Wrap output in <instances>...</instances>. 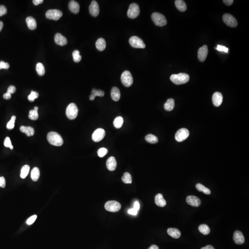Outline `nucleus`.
<instances>
[{"label": "nucleus", "mask_w": 249, "mask_h": 249, "mask_svg": "<svg viewBox=\"0 0 249 249\" xmlns=\"http://www.w3.org/2000/svg\"><path fill=\"white\" fill-rule=\"evenodd\" d=\"M49 142L53 146H61L63 143V140L61 136L56 132H51L47 135Z\"/></svg>", "instance_id": "nucleus-1"}, {"label": "nucleus", "mask_w": 249, "mask_h": 249, "mask_svg": "<svg viewBox=\"0 0 249 249\" xmlns=\"http://www.w3.org/2000/svg\"><path fill=\"white\" fill-rule=\"evenodd\" d=\"M189 75L186 73H180L177 74H173L170 77L171 81L176 85H180L186 83L189 81Z\"/></svg>", "instance_id": "nucleus-2"}, {"label": "nucleus", "mask_w": 249, "mask_h": 249, "mask_svg": "<svg viewBox=\"0 0 249 249\" xmlns=\"http://www.w3.org/2000/svg\"><path fill=\"white\" fill-rule=\"evenodd\" d=\"M151 18L156 26H163L167 25V21L166 18L160 13H153L151 15Z\"/></svg>", "instance_id": "nucleus-3"}, {"label": "nucleus", "mask_w": 249, "mask_h": 249, "mask_svg": "<svg viewBox=\"0 0 249 249\" xmlns=\"http://www.w3.org/2000/svg\"><path fill=\"white\" fill-rule=\"evenodd\" d=\"M78 114V108L74 103H71L66 109V115L70 120L75 119Z\"/></svg>", "instance_id": "nucleus-4"}, {"label": "nucleus", "mask_w": 249, "mask_h": 249, "mask_svg": "<svg viewBox=\"0 0 249 249\" xmlns=\"http://www.w3.org/2000/svg\"><path fill=\"white\" fill-rule=\"evenodd\" d=\"M121 80L123 85L127 87L132 86L133 81L132 74L128 71H125L122 73L121 76Z\"/></svg>", "instance_id": "nucleus-5"}, {"label": "nucleus", "mask_w": 249, "mask_h": 249, "mask_svg": "<svg viewBox=\"0 0 249 249\" xmlns=\"http://www.w3.org/2000/svg\"><path fill=\"white\" fill-rule=\"evenodd\" d=\"M140 14V9L139 6L135 3H132L130 5L128 11L127 16L131 19L137 18Z\"/></svg>", "instance_id": "nucleus-6"}, {"label": "nucleus", "mask_w": 249, "mask_h": 249, "mask_svg": "<svg viewBox=\"0 0 249 249\" xmlns=\"http://www.w3.org/2000/svg\"><path fill=\"white\" fill-rule=\"evenodd\" d=\"M121 204L116 201H109L106 203L105 208L107 211L112 212L119 211L121 210Z\"/></svg>", "instance_id": "nucleus-7"}, {"label": "nucleus", "mask_w": 249, "mask_h": 249, "mask_svg": "<svg viewBox=\"0 0 249 249\" xmlns=\"http://www.w3.org/2000/svg\"><path fill=\"white\" fill-rule=\"evenodd\" d=\"M129 43L130 45L135 48L144 49L146 48V44L140 38L137 36H133L130 39Z\"/></svg>", "instance_id": "nucleus-8"}, {"label": "nucleus", "mask_w": 249, "mask_h": 249, "mask_svg": "<svg viewBox=\"0 0 249 249\" xmlns=\"http://www.w3.org/2000/svg\"><path fill=\"white\" fill-rule=\"evenodd\" d=\"M45 15L46 18L49 19L57 21L62 17L63 13L59 10L50 9L46 12Z\"/></svg>", "instance_id": "nucleus-9"}, {"label": "nucleus", "mask_w": 249, "mask_h": 249, "mask_svg": "<svg viewBox=\"0 0 249 249\" xmlns=\"http://www.w3.org/2000/svg\"><path fill=\"white\" fill-rule=\"evenodd\" d=\"M223 21L227 26L231 27L237 26L238 22L236 19L231 14H225L223 16Z\"/></svg>", "instance_id": "nucleus-10"}, {"label": "nucleus", "mask_w": 249, "mask_h": 249, "mask_svg": "<svg viewBox=\"0 0 249 249\" xmlns=\"http://www.w3.org/2000/svg\"><path fill=\"white\" fill-rule=\"evenodd\" d=\"M189 136V132L187 129H180L178 131L175 135L176 140L179 142H181L184 141Z\"/></svg>", "instance_id": "nucleus-11"}, {"label": "nucleus", "mask_w": 249, "mask_h": 249, "mask_svg": "<svg viewBox=\"0 0 249 249\" xmlns=\"http://www.w3.org/2000/svg\"><path fill=\"white\" fill-rule=\"evenodd\" d=\"M105 136L104 130L102 128L97 129L92 134V140L95 142H98L103 139Z\"/></svg>", "instance_id": "nucleus-12"}, {"label": "nucleus", "mask_w": 249, "mask_h": 249, "mask_svg": "<svg viewBox=\"0 0 249 249\" xmlns=\"http://www.w3.org/2000/svg\"><path fill=\"white\" fill-rule=\"evenodd\" d=\"M208 54V49L207 45L201 47L198 51V58L201 62H203L206 59Z\"/></svg>", "instance_id": "nucleus-13"}, {"label": "nucleus", "mask_w": 249, "mask_h": 249, "mask_svg": "<svg viewBox=\"0 0 249 249\" xmlns=\"http://www.w3.org/2000/svg\"><path fill=\"white\" fill-rule=\"evenodd\" d=\"M90 14L94 17H96L99 14V6L96 1H92L89 6Z\"/></svg>", "instance_id": "nucleus-14"}, {"label": "nucleus", "mask_w": 249, "mask_h": 249, "mask_svg": "<svg viewBox=\"0 0 249 249\" xmlns=\"http://www.w3.org/2000/svg\"><path fill=\"white\" fill-rule=\"evenodd\" d=\"M233 238L235 244L238 245H242L245 242V237L240 231H235L233 234Z\"/></svg>", "instance_id": "nucleus-15"}, {"label": "nucleus", "mask_w": 249, "mask_h": 249, "mask_svg": "<svg viewBox=\"0 0 249 249\" xmlns=\"http://www.w3.org/2000/svg\"><path fill=\"white\" fill-rule=\"evenodd\" d=\"M186 202L193 207H198L201 205V201L199 198L194 196H189L186 198Z\"/></svg>", "instance_id": "nucleus-16"}, {"label": "nucleus", "mask_w": 249, "mask_h": 249, "mask_svg": "<svg viewBox=\"0 0 249 249\" xmlns=\"http://www.w3.org/2000/svg\"><path fill=\"white\" fill-rule=\"evenodd\" d=\"M223 95L219 92H216L214 93L212 96V102L213 104L215 107H219L223 103Z\"/></svg>", "instance_id": "nucleus-17"}, {"label": "nucleus", "mask_w": 249, "mask_h": 249, "mask_svg": "<svg viewBox=\"0 0 249 249\" xmlns=\"http://www.w3.org/2000/svg\"><path fill=\"white\" fill-rule=\"evenodd\" d=\"M55 41L57 44L60 46H64L68 43V40L66 38L60 33L56 34L55 36Z\"/></svg>", "instance_id": "nucleus-18"}, {"label": "nucleus", "mask_w": 249, "mask_h": 249, "mask_svg": "<svg viewBox=\"0 0 249 249\" xmlns=\"http://www.w3.org/2000/svg\"><path fill=\"white\" fill-rule=\"evenodd\" d=\"M106 166L109 171H113L115 170L117 166V162L116 158L113 156L109 157L108 159L107 160Z\"/></svg>", "instance_id": "nucleus-19"}, {"label": "nucleus", "mask_w": 249, "mask_h": 249, "mask_svg": "<svg viewBox=\"0 0 249 249\" xmlns=\"http://www.w3.org/2000/svg\"><path fill=\"white\" fill-rule=\"evenodd\" d=\"M69 9L72 13L78 14L80 9V6L78 2L75 1H71L69 3Z\"/></svg>", "instance_id": "nucleus-20"}, {"label": "nucleus", "mask_w": 249, "mask_h": 249, "mask_svg": "<svg viewBox=\"0 0 249 249\" xmlns=\"http://www.w3.org/2000/svg\"><path fill=\"white\" fill-rule=\"evenodd\" d=\"M155 203L158 206L163 207L166 206L167 203L163 197V195L159 193L155 197Z\"/></svg>", "instance_id": "nucleus-21"}, {"label": "nucleus", "mask_w": 249, "mask_h": 249, "mask_svg": "<svg viewBox=\"0 0 249 249\" xmlns=\"http://www.w3.org/2000/svg\"><path fill=\"white\" fill-rule=\"evenodd\" d=\"M111 96L112 98L114 101H118L121 97V93L120 90L116 87H113L111 91Z\"/></svg>", "instance_id": "nucleus-22"}, {"label": "nucleus", "mask_w": 249, "mask_h": 249, "mask_svg": "<svg viewBox=\"0 0 249 249\" xmlns=\"http://www.w3.org/2000/svg\"><path fill=\"white\" fill-rule=\"evenodd\" d=\"M167 232L168 235L174 238H179L181 236V233L180 230L175 228H169L168 229Z\"/></svg>", "instance_id": "nucleus-23"}, {"label": "nucleus", "mask_w": 249, "mask_h": 249, "mask_svg": "<svg viewBox=\"0 0 249 249\" xmlns=\"http://www.w3.org/2000/svg\"><path fill=\"white\" fill-rule=\"evenodd\" d=\"M26 22L28 28L30 30H34L36 29V19L32 17H28L26 19Z\"/></svg>", "instance_id": "nucleus-24"}, {"label": "nucleus", "mask_w": 249, "mask_h": 249, "mask_svg": "<svg viewBox=\"0 0 249 249\" xmlns=\"http://www.w3.org/2000/svg\"><path fill=\"white\" fill-rule=\"evenodd\" d=\"M20 130L22 133H26L28 137L33 136L35 133L34 129L31 126H21L20 127Z\"/></svg>", "instance_id": "nucleus-25"}, {"label": "nucleus", "mask_w": 249, "mask_h": 249, "mask_svg": "<svg viewBox=\"0 0 249 249\" xmlns=\"http://www.w3.org/2000/svg\"><path fill=\"white\" fill-rule=\"evenodd\" d=\"M96 49L99 51H103L106 48V43L104 39L100 38L98 39L96 43Z\"/></svg>", "instance_id": "nucleus-26"}, {"label": "nucleus", "mask_w": 249, "mask_h": 249, "mask_svg": "<svg viewBox=\"0 0 249 249\" xmlns=\"http://www.w3.org/2000/svg\"><path fill=\"white\" fill-rule=\"evenodd\" d=\"M175 5L178 9L181 12H185L187 9L186 3L182 0H176L175 1Z\"/></svg>", "instance_id": "nucleus-27"}, {"label": "nucleus", "mask_w": 249, "mask_h": 249, "mask_svg": "<svg viewBox=\"0 0 249 249\" xmlns=\"http://www.w3.org/2000/svg\"><path fill=\"white\" fill-rule=\"evenodd\" d=\"M175 106V102L173 98H169L164 105V109L168 111H171L174 108Z\"/></svg>", "instance_id": "nucleus-28"}, {"label": "nucleus", "mask_w": 249, "mask_h": 249, "mask_svg": "<svg viewBox=\"0 0 249 249\" xmlns=\"http://www.w3.org/2000/svg\"><path fill=\"white\" fill-rule=\"evenodd\" d=\"M38 109H39V108L38 107H35L34 109L30 110L29 112V118L31 120L36 121L39 118Z\"/></svg>", "instance_id": "nucleus-29"}, {"label": "nucleus", "mask_w": 249, "mask_h": 249, "mask_svg": "<svg viewBox=\"0 0 249 249\" xmlns=\"http://www.w3.org/2000/svg\"><path fill=\"white\" fill-rule=\"evenodd\" d=\"M40 177V170L37 167L33 168L31 172V178L32 181H36Z\"/></svg>", "instance_id": "nucleus-30"}, {"label": "nucleus", "mask_w": 249, "mask_h": 249, "mask_svg": "<svg viewBox=\"0 0 249 249\" xmlns=\"http://www.w3.org/2000/svg\"><path fill=\"white\" fill-rule=\"evenodd\" d=\"M196 188L199 191L203 192L205 194L210 195L211 193V191L209 189L204 186L202 184L198 183L196 185Z\"/></svg>", "instance_id": "nucleus-31"}, {"label": "nucleus", "mask_w": 249, "mask_h": 249, "mask_svg": "<svg viewBox=\"0 0 249 249\" xmlns=\"http://www.w3.org/2000/svg\"><path fill=\"white\" fill-rule=\"evenodd\" d=\"M123 122H124V120L122 117H117L113 121V126L116 128H120L123 125Z\"/></svg>", "instance_id": "nucleus-32"}, {"label": "nucleus", "mask_w": 249, "mask_h": 249, "mask_svg": "<svg viewBox=\"0 0 249 249\" xmlns=\"http://www.w3.org/2000/svg\"><path fill=\"white\" fill-rule=\"evenodd\" d=\"M145 138H146V141L149 143L154 144V143H157L158 142V139L157 137L155 135L151 134L146 135Z\"/></svg>", "instance_id": "nucleus-33"}, {"label": "nucleus", "mask_w": 249, "mask_h": 249, "mask_svg": "<svg viewBox=\"0 0 249 249\" xmlns=\"http://www.w3.org/2000/svg\"><path fill=\"white\" fill-rule=\"evenodd\" d=\"M199 231L203 235H206L209 234L210 232V229L208 225L206 224H202L198 227Z\"/></svg>", "instance_id": "nucleus-34"}, {"label": "nucleus", "mask_w": 249, "mask_h": 249, "mask_svg": "<svg viewBox=\"0 0 249 249\" xmlns=\"http://www.w3.org/2000/svg\"><path fill=\"white\" fill-rule=\"evenodd\" d=\"M30 166L28 165H24L22 168L21 173V177L22 179H25L27 176H28L29 171H30Z\"/></svg>", "instance_id": "nucleus-35"}, {"label": "nucleus", "mask_w": 249, "mask_h": 249, "mask_svg": "<svg viewBox=\"0 0 249 249\" xmlns=\"http://www.w3.org/2000/svg\"><path fill=\"white\" fill-rule=\"evenodd\" d=\"M122 181L125 184H131L132 183V176L128 173H125L122 176Z\"/></svg>", "instance_id": "nucleus-36"}, {"label": "nucleus", "mask_w": 249, "mask_h": 249, "mask_svg": "<svg viewBox=\"0 0 249 249\" xmlns=\"http://www.w3.org/2000/svg\"><path fill=\"white\" fill-rule=\"evenodd\" d=\"M36 72L40 76H43L45 74V70L44 66L41 63H38L36 66Z\"/></svg>", "instance_id": "nucleus-37"}, {"label": "nucleus", "mask_w": 249, "mask_h": 249, "mask_svg": "<svg viewBox=\"0 0 249 249\" xmlns=\"http://www.w3.org/2000/svg\"><path fill=\"white\" fill-rule=\"evenodd\" d=\"M73 59L74 62H79L81 60L82 57L80 55V52L78 50H75L73 53Z\"/></svg>", "instance_id": "nucleus-38"}, {"label": "nucleus", "mask_w": 249, "mask_h": 249, "mask_svg": "<svg viewBox=\"0 0 249 249\" xmlns=\"http://www.w3.org/2000/svg\"><path fill=\"white\" fill-rule=\"evenodd\" d=\"M104 92L101 90H97L96 89H93L91 91V95L95 97L98 96L103 97L104 96Z\"/></svg>", "instance_id": "nucleus-39"}, {"label": "nucleus", "mask_w": 249, "mask_h": 249, "mask_svg": "<svg viewBox=\"0 0 249 249\" xmlns=\"http://www.w3.org/2000/svg\"><path fill=\"white\" fill-rule=\"evenodd\" d=\"M15 120H16V117L15 116H13L11 118V120L8 122L6 125V127L8 129L12 130L14 128Z\"/></svg>", "instance_id": "nucleus-40"}, {"label": "nucleus", "mask_w": 249, "mask_h": 249, "mask_svg": "<svg viewBox=\"0 0 249 249\" xmlns=\"http://www.w3.org/2000/svg\"><path fill=\"white\" fill-rule=\"evenodd\" d=\"M39 94L38 92L32 91H31V93L28 96V99L31 102H33L35 99L39 97Z\"/></svg>", "instance_id": "nucleus-41"}, {"label": "nucleus", "mask_w": 249, "mask_h": 249, "mask_svg": "<svg viewBox=\"0 0 249 249\" xmlns=\"http://www.w3.org/2000/svg\"><path fill=\"white\" fill-rule=\"evenodd\" d=\"M108 152V151L106 148H102L99 149L98 151H97V154H98V156L100 157H103L105 156L106 155H107Z\"/></svg>", "instance_id": "nucleus-42"}, {"label": "nucleus", "mask_w": 249, "mask_h": 249, "mask_svg": "<svg viewBox=\"0 0 249 249\" xmlns=\"http://www.w3.org/2000/svg\"><path fill=\"white\" fill-rule=\"evenodd\" d=\"M4 144L5 146L6 147L9 148L10 149H11V150H13V148H14L13 146H12V143H11V140L9 137H6V138Z\"/></svg>", "instance_id": "nucleus-43"}, {"label": "nucleus", "mask_w": 249, "mask_h": 249, "mask_svg": "<svg viewBox=\"0 0 249 249\" xmlns=\"http://www.w3.org/2000/svg\"><path fill=\"white\" fill-rule=\"evenodd\" d=\"M37 218V215H33L32 216H31L30 218L28 219L26 221V223L27 224L30 225L32 224L33 223H34L36 220Z\"/></svg>", "instance_id": "nucleus-44"}, {"label": "nucleus", "mask_w": 249, "mask_h": 249, "mask_svg": "<svg viewBox=\"0 0 249 249\" xmlns=\"http://www.w3.org/2000/svg\"><path fill=\"white\" fill-rule=\"evenodd\" d=\"M216 49L219 51L224 52L225 53L228 52V49L225 46H221V45H218L216 48Z\"/></svg>", "instance_id": "nucleus-45"}, {"label": "nucleus", "mask_w": 249, "mask_h": 249, "mask_svg": "<svg viewBox=\"0 0 249 249\" xmlns=\"http://www.w3.org/2000/svg\"><path fill=\"white\" fill-rule=\"evenodd\" d=\"M9 64L7 62H5L4 61H0V70L1 69H8L9 68Z\"/></svg>", "instance_id": "nucleus-46"}, {"label": "nucleus", "mask_w": 249, "mask_h": 249, "mask_svg": "<svg viewBox=\"0 0 249 249\" xmlns=\"http://www.w3.org/2000/svg\"><path fill=\"white\" fill-rule=\"evenodd\" d=\"M7 13V9L4 6L0 5V16H2Z\"/></svg>", "instance_id": "nucleus-47"}, {"label": "nucleus", "mask_w": 249, "mask_h": 249, "mask_svg": "<svg viewBox=\"0 0 249 249\" xmlns=\"http://www.w3.org/2000/svg\"><path fill=\"white\" fill-rule=\"evenodd\" d=\"M16 89L14 86H11L9 87L7 91V92L10 94H14L16 92Z\"/></svg>", "instance_id": "nucleus-48"}, {"label": "nucleus", "mask_w": 249, "mask_h": 249, "mask_svg": "<svg viewBox=\"0 0 249 249\" xmlns=\"http://www.w3.org/2000/svg\"><path fill=\"white\" fill-rule=\"evenodd\" d=\"M6 186V181L4 177H0V187L4 188Z\"/></svg>", "instance_id": "nucleus-49"}, {"label": "nucleus", "mask_w": 249, "mask_h": 249, "mask_svg": "<svg viewBox=\"0 0 249 249\" xmlns=\"http://www.w3.org/2000/svg\"><path fill=\"white\" fill-rule=\"evenodd\" d=\"M138 212L134 208H131L128 211V213L130 215H136L138 214Z\"/></svg>", "instance_id": "nucleus-50"}, {"label": "nucleus", "mask_w": 249, "mask_h": 249, "mask_svg": "<svg viewBox=\"0 0 249 249\" xmlns=\"http://www.w3.org/2000/svg\"><path fill=\"white\" fill-rule=\"evenodd\" d=\"M133 208L136 210L137 211L139 210V208H140V204H139V203L138 201H136L135 203H134V207Z\"/></svg>", "instance_id": "nucleus-51"}, {"label": "nucleus", "mask_w": 249, "mask_h": 249, "mask_svg": "<svg viewBox=\"0 0 249 249\" xmlns=\"http://www.w3.org/2000/svg\"><path fill=\"white\" fill-rule=\"evenodd\" d=\"M223 1L225 4L228 6H231L233 3V0H224Z\"/></svg>", "instance_id": "nucleus-52"}, {"label": "nucleus", "mask_w": 249, "mask_h": 249, "mask_svg": "<svg viewBox=\"0 0 249 249\" xmlns=\"http://www.w3.org/2000/svg\"><path fill=\"white\" fill-rule=\"evenodd\" d=\"M3 98H4L5 99H10L11 98V94L8 93V92H6V93H5V94L3 95Z\"/></svg>", "instance_id": "nucleus-53"}, {"label": "nucleus", "mask_w": 249, "mask_h": 249, "mask_svg": "<svg viewBox=\"0 0 249 249\" xmlns=\"http://www.w3.org/2000/svg\"><path fill=\"white\" fill-rule=\"evenodd\" d=\"M33 3L35 5H39L40 4L43 3L44 2L43 0H33Z\"/></svg>", "instance_id": "nucleus-54"}, {"label": "nucleus", "mask_w": 249, "mask_h": 249, "mask_svg": "<svg viewBox=\"0 0 249 249\" xmlns=\"http://www.w3.org/2000/svg\"><path fill=\"white\" fill-rule=\"evenodd\" d=\"M201 249H215L214 247L210 245H208L205 247H203Z\"/></svg>", "instance_id": "nucleus-55"}, {"label": "nucleus", "mask_w": 249, "mask_h": 249, "mask_svg": "<svg viewBox=\"0 0 249 249\" xmlns=\"http://www.w3.org/2000/svg\"><path fill=\"white\" fill-rule=\"evenodd\" d=\"M148 249H159L158 246H157L156 245H152L151 246H150V248Z\"/></svg>", "instance_id": "nucleus-56"}, {"label": "nucleus", "mask_w": 249, "mask_h": 249, "mask_svg": "<svg viewBox=\"0 0 249 249\" xmlns=\"http://www.w3.org/2000/svg\"><path fill=\"white\" fill-rule=\"evenodd\" d=\"M3 26V23L2 21H0V31H1Z\"/></svg>", "instance_id": "nucleus-57"}, {"label": "nucleus", "mask_w": 249, "mask_h": 249, "mask_svg": "<svg viewBox=\"0 0 249 249\" xmlns=\"http://www.w3.org/2000/svg\"><path fill=\"white\" fill-rule=\"evenodd\" d=\"M95 96H93V95H91H91H90V100H91V101L94 100L95 99Z\"/></svg>", "instance_id": "nucleus-58"}]
</instances>
